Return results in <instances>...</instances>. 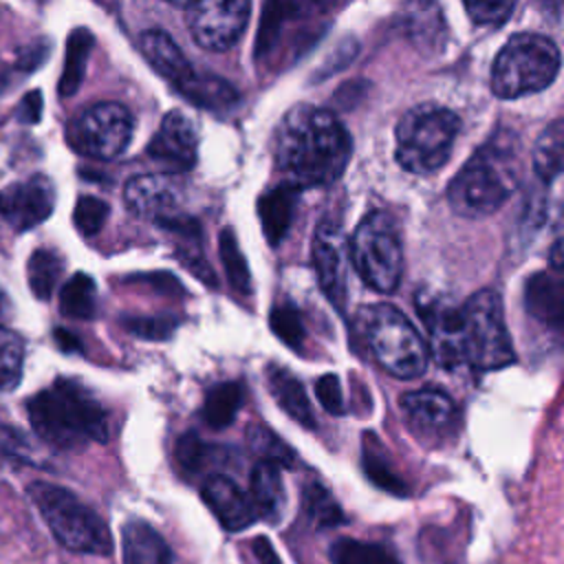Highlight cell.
<instances>
[{"mask_svg":"<svg viewBox=\"0 0 564 564\" xmlns=\"http://www.w3.org/2000/svg\"><path fill=\"white\" fill-rule=\"evenodd\" d=\"M350 134L333 112L297 104L278 126L275 161L286 183L322 187L335 183L350 159Z\"/></svg>","mask_w":564,"mask_h":564,"instance_id":"obj_1","label":"cell"},{"mask_svg":"<svg viewBox=\"0 0 564 564\" xmlns=\"http://www.w3.org/2000/svg\"><path fill=\"white\" fill-rule=\"evenodd\" d=\"M26 412L33 432L55 449H79L110 436L104 405L77 379H55L29 399Z\"/></svg>","mask_w":564,"mask_h":564,"instance_id":"obj_2","label":"cell"},{"mask_svg":"<svg viewBox=\"0 0 564 564\" xmlns=\"http://www.w3.org/2000/svg\"><path fill=\"white\" fill-rule=\"evenodd\" d=\"M518 150L516 132L496 130L452 178L447 187L449 207L465 218L494 214L518 185Z\"/></svg>","mask_w":564,"mask_h":564,"instance_id":"obj_3","label":"cell"},{"mask_svg":"<svg viewBox=\"0 0 564 564\" xmlns=\"http://www.w3.org/2000/svg\"><path fill=\"white\" fill-rule=\"evenodd\" d=\"M456 355L478 370H498L516 355L498 293L485 289L456 306Z\"/></svg>","mask_w":564,"mask_h":564,"instance_id":"obj_4","label":"cell"},{"mask_svg":"<svg viewBox=\"0 0 564 564\" xmlns=\"http://www.w3.org/2000/svg\"><path fill=\"white\" fill-rule=\"evenodd\" d=\"M26 494L64 549L86 555H108L112 551L106 522L73 491L51 482H31Z\"/></svg>","mask_w":564,"mask_h":564,"instance_id":"obj_5","label":"cell"},{"mask_svg":"<svg viewBox=\"0 0 564 564\" xmlns=\"http://www.w3.org/2000/svg\"><path fill=\"white\" fill-rule=\"evenodd\" d=\"M557 46L535 33L513 35L491 66V90L500 99H518L538 93L557 77Z\"/></svg>","mask_w":564,"mask_h":564,"instance_id":"obj_6","label":"cell"},{"mask_svg":"<svg viewBox=\"0 0 564 564\" xmlns=\"http://www.w3.org/2000/svg\"><path fill=\"white\" fill-rule=\"evenodd\" d=\"M458 117L441 106L410 108L397 126V161L412 174H430L443 167L452 154Z\"/></svg>","mask_w":564,"mask_h":564,"instance_id":"obj_7","label":"cell"},{"mask_svg":"<svg viewBox=\"0 0 564 564\" xmlns=\"http://www.w3.org/2000/svg\"><path fill=\"white\" fill-rule=\"evenodd\" d=\"M350 262L359 278L379 293H392L403 271V249L392 218L370 212L355 229L348 245Z\"/></svg>","mask_w":564,"mask_h":564,"instance_id":"obj_8","label":"cell"},{"mask_svg":"<svg viewBox=\"0 0 564 564\" xmlns=\"http://www.w3.org/2000/svg\"><path fill=\"white\" fill-rule=\"evenodd\" d=\"M366 337L377 361L399 379H416L427 368V344L394 306L379 304L366 315Z\"/></svg>","mask_w":564,"mask_h":564,"instance_id":"obj_9","label":"cell"},{"mask_svg":"<svg viewBox=\"0 0 564 564\" xmlns=\"http://www.w3.org/2000/svg\"><path fill=\"white\" fill-rule=\"evenodd\" d=\"M132 137V115L117 101H101L82 110L68 126L73 150L93 159L119 156Z\"/></svg>","mask_w":564,"mask_h":564,"instance_id":"obj_10","label":"cell"},{"mask_svg":"<svg viewBox=\"0 0 564 564\" xmlns=\"http://www.w3.org/2000/svg\"><path fill=\"white\" fill-rule=\"evenodd\" d=\"M251 0H192L187 26L198 46L209 51L231 48L247 29Z\"/></svg>","mask_w":564,"mask_h":564,"instance_id":"obj_11","label":"cell"},{"mask_svg":"<svg viewBox=\"0 0 564 564\" xmlns=\"http://www.w3.org/2000/svg\"><path fill=\"white\" fill-rule=\"evenodd\" d=\"M55 207V187L48 176L33 174L26 181L0 189V218L15 231L42 225Z\"/></svg>","mask_w":564,"mask_h":564,"instance_id":"obj_12","label":"cell"},{"mask_svg":"<svg viewBox=\"0 0 564 564\" xmlns=\"http://www.w3.org/2000/svg\"><path fill=\"white\" fill-rule=\"evenodd\" d=\"M313 267L324 295L341 311L348 289V245L341 227L322 223L313 238Z\"/></svg>","mask_w":564,"mask_h":564,"instance_id":"obj_13","label":"cell"},{"mask_svg":"<svg viewBox=\"0 0 564 564\" xmlns=\"http://www.w3.org/2000/svg\"><path fill=\"white\" fill-rule=\"evenodd\" d=\"M198 137L196 128L181 110L163 117L156 134L148 143V156L167 174H181L196 165Z\"/></svg>","mask_w":564,"mask_h":564,"instance_id":"obj_14","label":"cell"},{"mask_svg":"<svg viewBox=\"0 0 564 564\" xmlns=\"http://www.w3.org/2000/svg\"><path fill=\"white\" fill-rule=\"evenodd\" d=\"M126 207L141 218L161 225L181 214V192L176 183L163 174L134 176L123 187Z\"/></svg>","mask_w":564,"mask_h":564,"instance_id":"obj_15","label":"cell"},{"mask_svg":"<svg viewBox=\"0 0 564 564\" xmlns=\"http://www.w3.org/2000/svg\"><path fill=\"white\" fill-rule=\"evenodd\" d=\"M200 496L227 531H242L256 520L251 498L229 476L218 474L207 478L200 489Z\"/></svg>","mask_w":564,"mask_h":564,"instance_id":"obj_16","label":"cell"},{"mask_svg":"<svg viewBox=\"0 0 564 564\" xmlns=\"http://www.w3.org/2000/svg\"><path fill=\"white\" fill-rule=\"evenodd\" d=\"M401 408L412 430L423 436H441L456 421L454 401L436 388H423L403 394Z\"/></svg>","mask_w":564,"mask_h":564,"instance_id":"obj_17","label":"cell"},{"mask_svg":"<svg viewBox=\"0 0 564 564\" xmlns=\"http://www.w3.org/2000/svg\"><path fill=\"white\" fill-rule=\"evenodd\" d=\"M333 0H264L258 33H256V57L269 55L280 37L282 31L308 13L324 11Z\"/></svg>","mask_w":564,"mask_h":564,"instance_id":"obj_18","label":"cell"},{"mask_svg":"<svg viewBox=\"0 0 564 564\" xmlns=\"http://www.w3.org/2000/svg\"><path fill=\"white\" fill-rule=\"evenodd\" d=\"M141 53L150 62V66L165 77L176 90L187 86L196 70L187 62L185 53L176 46V42L161 29H150L141 35Z\"/></svg>","mask_w":564,"mask_h":564,"instance_id":"obj_19","label":"cell"},{"mask_svg":"<svg viewBox=\"0 0 564 564\" xmlns=\"http://www.w3.org/2000/svg\"><path fill=\"white\" fill-rule=\"evenodd\" d=\"M524 308L540 324L560 328L564 322V282L560 271H538L524 284Z\"/></svg>","mask_w":564,"mask_h":564,"instance_id":"obj_20","label":"cell"},{"mask_svg":"<svg viewBox=\"0 0 564 564\" xmlns=\"http://www.w3.org/2000/svg\"><path fill=\"white\" fill-rule=\"evenodd\" d=\"M297 200H300V187H295L286 181L282 185L264 192L258 198L260 225H262L264 238L269 240L271 247H278L286 238L293 216H295Z\"/></svg>","mask_w":564,"mask_h":564,"instance_id":"obj_21","label":"cell"},{"mask_svg":"<svg viewBox=\"0 0 564 564\" xmlns=\"http://www.w3.org/2000/svg\"><path fill=\"white\" fill-rule=\"evenodd\" d=\"M267 386H269V392L273 394L275 403L293 419L297 421L300 425H304L306 430H315L317 427V421H315V414H313V408H311V401L306 397V390L304 386L300 383V379L289 372L286 368L278 366V364H269L267 370Z\"/></svg>","mask_w":564,"mask_h":564,"instance_id":"obj_22","label":"cell"},{"mask_svg":"<svg viewBox=\"0 0 564 564\" xmlns=\"http://www.w3.org/2000/svg\"><path fill=\"white\" fill-rule=\"evenodd\" d=\"M123 564H174L167 542L143 520H130L121 529Z\"/></svg>","mask_w":564,"mask_h":564,"instance_id":"obj_23","label":"cell"},{"mask_svg":"<svg viewBox=\"0 0 564 564\" xmlns=\"http://www.w3.org/2000/svg\"><path fill=\"white\" fill-rule=\"evenodd\" d=\"M286 494L282 482L280 465L271 460H260L251 471V505L256 516L275 522L284 511Z\"/></svg>","mask_w":564,"mask_h":564,"instance_id":"obj_24","label":"cell"},{"mask_svg":"<svg viewBox=\"0 0 564 564\" xmlns=\"http://www.w3.org/2000/svg\"><path fill=\"white\" fill-rule=\"evenodd\" d=\"M95 46V37L88 29L79 26L68 33L66 40V57H64V70L57 82V90L62 97H70L79 90L84 75H86V64L88 55Z\"/></svg>","mask_w":564,"mask_h":564,"instance_id":"obj_25","label":"cell"},{"mask_svg":"<svg viewBox=\"0 0 564 564\" xmlns=\"http://www.w3.org/2000/svg\"><path fill=\"white\" fill-rule=\"evenodd\" d=\"M242 386L238 381L216 383L203 403V421L214 430H225L234 423L240 405H242Z\"/></svg>","mask_w":564,"mask_h":564,"instance_id":"obj_26","label":"cell"},{"mask_svg":"<svg viewBox=\"0 0 564 564\" xmlns=\"http://www.w3.org/2000/svg\"><path fill=\"white\" fill-rule=\"evenodd\" d=\"M178 93L194 106H200L207 110L229 108L238 101V93L229 82H225L216 75H205V73H196L192 77V82L187 86H183Z\"/></svg>","mask_w":564,"mask_h":564,"instance_id":"obj_27","label":"cell"},{"mask_svg":"<svg viewBox=\"0 0 564 564\" xmlns=\"http://www.w3.org/2000/svg\"><path fill=\"white\" fill-rule=\"evenodd\" d=\"M59 311L73 319H90L95 315L97 284L88 273L77 271L64 282L59 291Z\"/></svg>","mask_w":564,"mask_h":564,"instance_id":"obj_28","label":"cell"},{"mask_svg":"<svg viewBox=\"0 0 564 564\" xmlns=\"http://www.w3.org/2000/svg\"><path fill=\"white\" fill-rule=\"evenodd\" d=\"M562 148H564V126L562 121H553L533 145V170L544 181L551 183L562 172Z\"/></svg>","mask_w":564,"mask_h":564,"instance_id":"obj_29","label":"cell"},{"mask_svg":"<svg viewBox=\"0 0 564 564\" xmlns=\"http://www.w3.org/2000/svg\"><path fill=\"white\" fill-rule=\"evenodd\" d=\"M62 271H64V260L57 251L46 247L35 249L26 262V278L33 295L37 300H48L59 282Z\"/></svg>","mask_w":564,"mask_h":564,"instance_id":"obj_30","label":"cell"},{"mask_svg":"<svg viewBox=\"0 0 564 564\" xmlns=\"http://www.w3.org/2000/svg\"><path fill=\"white\" fill-rule=\"evenodd\" d=\"M361 467L366 471V476L383 491L392 494V496H408V485L405 480L390 467L388 458L381 454L379 443L375 441V436L366 434L364 436V449H361Z\"/></svg>","mask_w":564,"mask_h":564,"instance_id":"obj_31","label":"cell"},{"mask_svg":"<svg viewBox=\"0 0 564 564\" xmlns=\"http://www.w3.org/2000/svg\"><path fill=\"white\" fill-rule=\"evenodd\" d=\"M328 555L333 564H401L386 546L350 538L333 542Z\"/></svg>","mask_w":564,"mask_h":564,"instance_id":"obj_32","label":"cell"},{"mask_svg":"<svg viewBox=\"0 0 564 564\" xmlns=\"http://www.w3.org/2000/svg\"><path fill=\"white\" fill-rule=\"evenodd\" d=\"M218 253H220V262L225 267L227 280L229 284L238 291V293H251V273H249V264L240 251L238 238L234 234L231 227L220 229L218 234Z\"/></svg>","mask_w":564,"mask_h":564,"instance_id":"obj_33","label":"cell"},{"mask_svg":"<svg viewBox=\"0 0 564 564\" xmlns=\"http://www.w3.org/2000/svg\"><path fill=\"white\" fill-rule=\"evenodd\" d=\"M304 511L317 529H333V527H339L346 522L344 511L339 509L335 498L328 494V489H324L319 482L306 485Z\"/></svg>","mask_w":564,"mask_h":564,"instance_id":"obj_34","label":"cell"},{"mask_svg":"<svg viewBox=\"0 0 564 564\" xmlns=\"http://www.w3.org/2000/svg\"><path fill=\"white\" fill-rule=\"evenodd\" d=\"M24 341L18 333L0 326V390H13L22 379Z\"/></svg>","mask_w":564,"mask_h":564,"instance_id":"obj_35","label":"cell"},{"mask_svg":"<svg viewBox=\"0 0 564 564\" xmlns=\"http://www.w3.org/2000/svg\"><path fill=\"white\" fill-rule=\"evenodd\" d=\"M249 447L258 456H262V460H271L280 467H293L297 460L293 449L278 434H273L269 427H262V425H253L249 430Z\"/></svg>","mask_w":564,"mask_h":564,"instance_id":"obj_36","label":"cell"},{"mask_svg":"<svg viewBox=\"0 0 564 564\" xmlns=\"http://www.w3.org/2000/svg\"><path fill=\"white\" fill-rule=\"evenodd\" d=\"M271 330L293 350H300L306 339L304 322L300 317V311L293 304H278L269 315Z\"/></svg>","mask_w":564,"mask_h":564,"instance_id":"obj_37","label":"cell"},{"mask_svg":"<svg viewBox=\"0 0 564 564\" xmlns=\"http://www.w3.org/2000/svg\"><path fill=\"white\" fill-rule=\"evenodd\" d=\"M121 326L134 337L148 341H165L176 330L174 315H126L121 317Z\"/></svg>","mask_w":564,"mask_h":564,"instance_id":"obj_38","label":"cell"},{"mask_svg":"<svg viewBox=\"0 0 564 564\" xmlns=\"http://www.w3.org/2000/svg\"><path fill=\"white\" fill-rule=\"evenodd\" d=\"M108 203L97 198V196H79L77 203H75V209H73V223H75V229L82 234V236H95L106 218H108Z\"/></svg>","mask_w":564,"mask_h":564,"instance_id":"obj_39","label":"cell"},{"mask_svg":"<svg viewBox=\"0 0 564 564\" xmlns=\"http://www.w3.org/2000/svg\"><path fill=\"white\" fill-rule=\"evenodd\" d=\"M212 454H214V447L207 445V443H205L198 434H194V432L183 434V436L176 441V447H174V458H176V463L181 465V469L187 471V474L200 471Z\"/></svg>","mask_w":564,"mask_h":564,"instance_id":"obj_40","label":"cell"},{"mask_svg":"<svg viewBox=\"0 0 564 564\" xmlns=\"http://www.w3.org/2000/svg\"><path fill=\"white\" fill-rule=\"evenodd\" d=\"M516 2L518 0H463L469 18L482 26L502 24L516 9Z\"/></svg>","mask_w":564,"mask_h":564,"instance_id":"obj_41","label":"cell"},{"mask_svg":"<svg viewBox=\"0 0 564 564\" xmlns=\"http://www.w3.org/2000/svg\"><path fill=\"white\" fill-rule=\"evenodd\" d=\"M315 394L317 401L322 403V408L330 414H344L346 412V403H344V394H341V383L337 375H322L315 381Z\"/></svg>","mask_w":564,"mask_h":564,"instance_id":"obj_42","label":"cell"},{"mask_svg":"<svg viewBox=\"0 0 564 564\" xmlns=\"http://www.w3.org/2000/svg\"><path fill=\"white\" fill-rule=\"evenodd\" d=\"M126 282H139V284H152L159 293H167V295H181L183 293V284L167 271H154V273H139L128 278Z\"/></svg>","mask_w":564,"mask_h":564,"instance_id":"obj_43","label":"cell"},{"mask_svg":"<svg viewBox=\"0 0 564 564\" xmlns=\"http://www.w3.org/2000/svg\"><path fill=\"white\" fill-rule=\"evenodd\" d=\"M48 48H51V44L44 42V40H37V42H33L31 46H26V48L18 55V62H15L18 70H20V73H33V70L46 59Z\"/></svg>","mask_w":564,"mask_h":564,"instance_id":"obj_44","label":"cell"},{"mask_svg":"<svg viewBox=\"0 0 564 564\" xmlns=\"http://www.w3.org/2000/svg\"><path fill=\"white\" fill-rule=\"evenodd\" d=\"M42 110H44V101H42V93L40 90H31L22 97L20 106H18V119L22 123H37L42 119Z\"/></svg>","mask_w":564,"mask_h":564,"instance_id":"obj_45","label":"cell"},{"mask_svg":"<svg viewBox=\"0 0 564 564\" xmlns=\"http://www.w3.org/2000/svg\"><path fill=\"white\" fill-rule=\"evenodd\" d=\"M355 55H357V42H352V40H344V42L339 44L337 53H335V55L326 62V66L322 68L324 73L319 75V79H324L326 75H330V73L339 70V68H344L346 64H350V59H355Z\"/></svg>","mask_w":564,"mask_h":564,"instance_id":"obj_46","label":"cell"},{"mask_svg":"<svg viewBox=\"0 0 564 564\" xmlns=\"http://www.w3.org/2000/svg\"><path fill=\"white\" fill-rule=\"evenodd\" d=\"M251 551H253V557L258 564H282L273 544L269 542V538L264 535H258L253 542H251Z\"/></svg>","mask_w":564,"mask_h":564,"instance_id":"obj_47","label":"cell"},{"mask_svg":"<svg viewBox=\"0 0 564 564\" xmlns=\"http://www.w3.org/2000/svg\"><path fill=\"white\" fill-rule=\"evenodd\" d=\"M53 337H55L57 346H59L64 352H79V350H82V341H79V337H77V335H73V333H70V330H66V328H55Z\"/></svg>","mask_w":564,"mask_h":564,"instance_id":"obj_48","label":"cell"},{"mask_svg":"<svg viewBox=\"0 0 564 564\" xmlns=\"http://www.w3.org/2000/svg\"><path fill=\"white\" fill-rule=\"evenodd\" d=\"M551 264H553L555 271L562 269V240H560V238L553 242V249H551Z\"/></svg>","mask_w":564,"mask_h":564,"instance_id":"obj_49","label":"cell"},{"mask_svg":"<svg viewBox=\"0 0 564 564\" xmlns=\"http://www.w3.org/2000/svg\"><path fill=\"white\" fill-rule=\"evenodd\" d=\"M7 308H9V300H7V295H4V291L0 286V319L7 315Z\"/></svg>","mask_w":564,"mask_h":564,"instance_id":"obj_50","label":"cell"},{"mask_svg":"<svg viewBox=\"0 0 564 564\" xmlns=\"http://www.w3.org/2000/svg\"><path fill=\"white\" fill-rule=\"evenodd\" d=\"M170 2H174V4H183V7H187L192 0H170Z\"/></svg>","mask_w":564,"mask_h":564,"instance_id":"obj_51","label":"cell"}]
</instances>
